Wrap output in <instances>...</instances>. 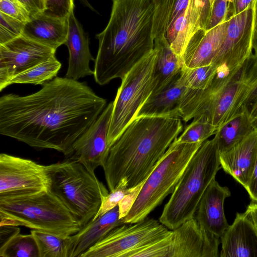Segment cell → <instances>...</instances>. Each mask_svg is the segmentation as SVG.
I'll list each match as a JSON object with an SVG mask.
<instances>
[{"instance_id":"1","label":"cell","mask_w":257,"mask_h":257,"mask_svg":"<svg viewBox=\"0 0 257 257\" xmlns=\"http://www.w3.org/2000/svg\"><path fill=\"white\" fill-rule=\"evenodd\" d=\"M106 104L85 83L56 77L33 94L1 97L0 134L36 149H53L66 156Z\"/></svg>"},{"instance_id":"2","label":"cell","mask_w":257,"mask_h":257,"mask_svg":"<svg viewBox=\"0 0 257 257\" xmlns=\"http://www.w3.org/2000/svg\"><path fill=\"white\" fill-rule=\"evenodd\" d=\"M109 22L96 35L98 49L94 78L104 85L122 79L154 49L152 0H112Z\"/></svg>"},{"instance_id":"3","label":"cell","mask_w":257,"mask_h":257,"mask_svg":"<svg viewBox=\"0 0 257 257\" xmlns=\"http://www.w3.org/2000/svg\"><path fill=\"white\" fill-rule=\"evenodd\" d=\"M183 131L178 116L135 117L110 147L102 166L109 191L145 181L157 162Z\"/></svg>"},{"instance_id":"4","label":"cell","mask_w":257,"mask_h":257,"mask_svg":"<svg viewBox=\"0 0 257 257\" xmlns=\"http://www.w3.org/2000/svg\"><path fill=\"white\" fill-rule=\"evenodd\" d=\"M257 94V54L252 53L231 80L214 79L206 89L188 88L181 105L184 121L200 118L218 132L248 107Z\"/></svg>"},{"instance_id":"5","label":"cell","mask_w":257,"mask_h":257,"mask_svg":"<svg viewBox=\"0 0 257 257\" xmlns=\"http://www.w3.org/2000/svg\"><path fill=\"white\" fill-rule=\"evenodd\" d=\"M220 168L214 137L204 142L190 160L164 206L159 221L173 230L194 218L203 194Z\"/></svg>"},{"instance_id":"6","label":"cell","mask_w":257,"mask_h":257,"mask_svg":"<svg viewBox=\"0 0 257 257\" xmlns=\"http://www.w3.org/2000/svg\"><path fill=\"white\" fill-rule=\"evenodd\" d=\"M0 226H22L63 238L82 228L62 201L51 191L0 198Z\"/></svg>"},{"instance_id":"7","label":"cell","mask_w":257,"mask_h":257,"mask_svg":"<svg viewBox=\"0 0 257 257\" xmlns=\"http://www.w3.org/2000/svg\"><path fill=\"white\" fill-rule=\"evenodd\" d=\"M49 170L50 191L83 227L95 217L107 189L94 171L76 160L66 159L50 164Z\"/></svg>"},{"instance_id":"8","label":"cell","mask_w":257,"mask_h":257,"mask_svg":"<svg viewBox=\"0 0 257 257\" xmlns=\"http://www.w3.org/2000/svg\"><path fill=\"white\" fill-rule=\"evenodd\" d=\"M202 143H179L175 140L157 162L132 206L124 223L145 219L173 192L190 160Z\"/></svg>"},{"instance_id":"9","label":"cell","mask_w":257,"mask_h":257,"mask_svg":"<svg viewBox=\"0 0 257 257\" xmlns=\"http://www.w3.org/2000/svg\"><path fill=\"white\" fill-rule=\"evenodd\" d=\"M154 50L121 79L113 102L107 143L109 149L135 119L153 90V73L157 57Z\"/></svg>"},{"instance_id":"10","label":"cell","mask_w":257,"mask_h":257,"mask_svg":"<svg viewBox=\"0 0 257 257\" xmlns=\"http://www.w3.org/2000/svg\"><path fill=\"white\" fill-rule=\"evenodd\" d=\"M220 238L202 228L194 217L168 236L128 252L125 257H218Z\"/></svg>"},{"instance_id":"11","label":"cell","mask_w":257,"mask_h":257,"mask_svg":"<svg viewBox=\"0 0 257 257\" xmlns=\"http://www.w3.org/2000/svg\"><path fill=\"white\" fill-rule=\"evenodd\" d=\"M129 224L112 229L81 257H125L130 251L160 240L171 232L160 221L148 217Z\"/></svg>"},{"instance_id":"12","label":"cell","mask_w":257,"mask_h":257,"mask_svg":"<svg viewBox=\"0 0 257 257\" xmlns=\"http://www.w3.org/2000/svg\"><path fill=\"white\" fill-rule=\"evenodd\" d=\"M49 165L2 153L0 198L28 196L51 189Z\"/></svg>"},{"instance_id":"13","label":"cell","mask_w":257,"mask_h":257,"mask_svg":"<svg viewBox=\"0 0 257 257\" xmlns=\"http://www.w3.org/2000/svg\"><path fill=\"white\" fill-rule=\"evenodd\" d=\"M257 2L228 20L226 33L212 64L236 74L253 53L252 36Z\"/></svg>"},{"instance_id":"14","label":"cell","mask_w":257,"mask_h":257,"mask_svg":"<svg viewBox=\"0 0 257 257\" xmlns=\"http://www.w3.org/2000/svg\"><path fill=\"white\" fill-rule=\"evenodd\" d=\"M56 51L22 35L0 45V90L13 77L55 56Z\"/></svg>"},{"instance_id":"15","label":"cell","mask_w":257,"mask_h":257,"mask_svg":"<svg viewBox=\"0 0 257 257\" xmlns=\"http://www.w3.org/2000/svg\"><path fill=\"white\" fill-rule=\"evenodd\" d=\"M113 102L105 107L97 119L73 144L66 159L78 161L88 169L95 171L102 166L109 149L107 136Z\"/></svg>"},{"instance_id":"16","label":"cell","mask_w":257,"mask_h":257,"mask_svg":"<svg viewBox=\"0 0 257 257\" xmlns=\"http://www.w3.org/2000/svg\"><path fill=\"white\" fill-rule=\"evenodd\" d=\"M257 155V126L240 140L219 152L221 168L245 189L251 177Z\"/></svg>"},{"instance_id":"17","label":"cell","mask_w":257,"mask_h":257,"mask_svg":"<svg viewBox=\"0 0 257 257\" xmlns=\"http://www.w3.org/2000/svg\"><path fill=\"white\" fill-rule=\"evenodd\" d=\"M230 195L228 187L221 186L213 179L203 194L194 215L202 228L219 238L229 226L224 202Z\"/></svg>"},{"instance_id":"18","label":"cell","mask_w":257,"mask_h":257,"mask_svg":"<svg viewBox=\"0 0 257 257\" xmlns=\"http://www.w3.org/2000/svg\"><path fill=\"white\" fill-rule=\"evenodd\" d=\"M227 25L228 20L208 31L198 30L182 56L183 67L191 69L212 64L225 38Z\"/></svg>"},{"instance_id":"19","label":"cell","mask_w":257,"mask_h":257,"mask_svg":"<svg viewBox=\"0 0 257 257\" xmlns=\"http://www.w3.org/2000/svg\"><path fill=\"white\" fill-rule=\"evenodd\" d=\"M220 241V257H257V230L246 211L236 213Z\"/></svg>"},{"instance_id":"20","label":"cell","mask_w":257,"mask_h":257,"mask_svg":"<svg viewBox=\"0 0 257 257\" xmlns=\"http://www.w3.org/2000/svg\"><path fill=\"white\" fill-rule=\"evenodd\" d=\"M123 224V218L119 217L118 205L91 220L77 233L66 238L67 257H81L112 229Z\"/></svg>"},{"instance_id":"21","label":"cell","mask_w":257,"mask_h":257,"mask_svg":"<svg viewBox=\"0 0 257 257\" xmlns=\"http://www.w3.org/2000/svg\"><path fill=\"white\" fill-rule=\"evenodd\" d=\"M68 22V32L65 45L68 48L69 57L65 77L77 80L94 75L89 63L95 59L90 51L88 35L76 18L74 10L69 14Z\"/></svg>"},{"instance_id":"22","label":"cell","mask_w":257,"mask_h":257,"mask_svg":"<svg viewBox=\"0 0 257 257\" xmlns=\"http://www.w3.org/2000/svg\"><path fill=\"white\" fill-rule=\"evenodd\" d=\"M68 32V18L43 13L31 18L24 26L22 35L55 50L65 44Z\"/></svg>"},{"instance_id":"23","label":"cell","mask_w":257,"mask_h":257,"mask_svg":"<svg viewBox=\"0 0 257 257\" xmlns=\"http://www.w3.org/2000/svg\"><path fill=\"white\" fill-rule=\"evenodd\" d=\"M182 69L162 90L151 94L138 112L142 116H178L181 103L187 88L182 79Z\"/></svg>"},{"instance_id":"24","label":"cell","mask_w":257,"mask_h":257,"mask_svg":"<svg viewBox=\"0 0 257 257\" xmlns=\"http://www.w3.org/2000/svg\"><path fill=\"white\" fill-rule=\"evenodd\" d=\"M200 28V14L196 0H189L185 11L171 24L165 35L172 51L181 58L189 40Z\"/></svg>"},{"instance_id":"25","label":"cell","mask_w":257,"mask_h":257,"mask_svg":"<svg viewBox=\"0 0 257 257\" xmlns=\"http://www.w3.org/2000/svg\"><path fill=\"white\" fill-rule=\"evenodd\" d=\"M157 57L153 73V90L156 93L165 87L180 72L183 67L181 58L171 49L165 36L154 39Z\"/></svg>"},{"instance_id":"26","label":"cell","mask_w":257,"mask_h":257,"mask_svg":"<svg viewBox=\"0 0 257 257\" xmlns=\"http://www.w3.org/2000/svg\"><path fill=\"white\" fill-rule=\"evenodd\" d=\"M154 6L153 39L164 35L175 20L186 9L189 0H152Z\"/></svg>"},{"instance_id":"27","label":"cell","mask_w":257,"mask_h":257,"mask_svg":"<svg viewBox=\"0 0 257 257\" xmlns=\"http://www.w3.org/2000/svg\"><path fill=\"white\" fill-rule=\"evenodd\" d=\"M249 120L248 109L227 122L215 135L218 151L222 152L240 140L254 127Z\"/></svg>"},{"instance_id":"28","label":"cell","mask_w":257,"mask_h":257,"mask_svg":"<svg viewBox=\"0 0 257 257\" xmlns=\"http://www.w3.org/2000/svg\"><path fill=\"white\" fill-rule=\"evenodd\" d=\"M61 68V63L55 56L15 76L8 82L13 84L43 85L55 78Z\"/></svg>"},{"instance_id":"29","label":"cell","mask_w":257,"mask_h":257,"mask_svg":"<svg viewBox=\"0 0 257 257\" xmlns=\"http://www.w3.org/2000/svg\"><path fill=\"white\" fill-rule=\"evenodd\" d=\"M0 256L3 257H39L36 242L32 235H15L0 246Z\"/></svg>"},{"instance_id":"30","label":"cell","mask_w":257,"mask_h":257,"mask_svg":"<svg viewBox=\"0 0 257 257\" xmlns=\"http://www.w3.org/2000/svg\"><path fill=\"white\" fill-rule=\"evenodd\" d=\"M30 232L36 242L39 257H67L66 238L34 229Z\"/></svg>"},{"instance_id":"31","label":"cell","mask_w":257,"mask_h":257,"mask_svg":"<svg viewBox=\"0 0 257 257\" xmlns=\"http://www.w3.org/2000/svg\"><path fill=\"white\" fill-rule=\"evenodd\" d=\"M216 73V67L213 64L194 68H182V79L188 88L203 90L213 81Z\"/></svg>"},{"instance_id":"32","label":"cell","mask_w":257,"mask_h":257,"mask_svg":"<svg viewBox=\"0 0 257 257\" xmlns=\"http://www.w3.org/2000/svg\"><path fill=\"white\" fill-rule=\"evenodd\" d=\"M216 133V129L208 122L193 119L176 141L179 143H203Z\"/></svg>"},{"instance_id":"33","label":"cell","mask_w":257,"mask_h":257,"mask_svg":"<svg viewBox=\"0 0 257 257\" xmlns=\"http://www.w3.org/2000/svg\"><path fill=\"white\" fill-rule=\"evenodd\" d=\"M139 184L135 187L128 188L124 185L118 184L103 198L99 210L93 219L104 214L117 206L118 203L128 194L134 191Z\"/></svg>"},{"instance_id":"34","label":"cell","mask_w":257,"mask_h":257,"mask_svg":"<svg viewBox=\"0 0 257 257\" xmlns=\"http://www.w3.org/2000/svg\"><path fill=\"white\" fill-rule=\"evenodd\" d=\"M24 23L0 12V45L22 35Z\"/></svg>"},{"instance_id":"35","label":"cell","mask_w":257,"mask_h":257,"mask_svg":"<svg viewBox=\"0 0 257 257\" xmlns=\"http://www.w3.org/2000/svg\"><path fill=\"white\" fill-rule=\"evenodd\" d=\"M0 12L24 24L31 19L28 10L18 0H0Z\"/></svg>"},{"instance_id":"36","label":"cell","mask_w":257,"mask_h":257,"mask_svg":"<svg viewBox=\"0 0 257 257\" xmlns=\"http://www.w3.org/2000/svg\"><path fill=\"white\" fill-rule=\"evenodd\" d=\"M45 15L59 18H68L74 10V0H45Z\"/></svg>"},{"instance_id":"37","label":"cell","mask_w":257,"mask_h":257,"mask_svg":"<svg viewBox=\"0 0 257 257\" xmlns=\"http://www.w3.org/2000/svg\"><path fill=\"white\" fill-rule=\"evenodd\" d=\"M228 0H214L211 7L209 17L204 29L209 30L227 21Z\"/></svg>"},{"instance_id":"38","label":"cell","mask_w":257,"mask_h":257,"mask_svg":"<svg viewBox=\"0 0 257 257\" xmlns=\"http://www.w3.org/2000/svg\"><path fill=\"white\" fill-rule=\"evenodd\" d=\"M257 0H228L226 20L245 11Z\"/></svg>"},{"instance_id":"39","label":"cell","mask_w":257,"mask_h":257,"mask_svg":"<svg viewBox=\"0 0 257 257\" xmlns=\"http://www.w3.org/2000/svg\"><path fill=\"white\" fill-rule=\"evenodd\" d=\"M28 10L31 18L43 13L46 9L45 0H18Z\"/></svg>"},{"instance_id":"40","label":"cell","mask_w":257,"mask_h":257,"mask_svg":"<svg viewBox=\"0 0 257 257\" xmlns=\"http://www.w3.org/2000/svg\"><path fill=\"white\" fill-rule=\"evenodd\" d=\"M214 0H196L200 14L201 28L204 29L207 23Z\"/></svg>"},{"instance_id":"41","label":"cell","mask_w":257,"mask_h":257,"mask_svg":"<svg viewBox=\"0 0 257 257\" xmlns=\"http://www.w3.org/2000/svg\"><path fill=\"white\" fill-rule=\"evenodd\" d=\"M18 226L11 225L0 226V246L5 244L15 235L20 233Z\"/></svg>"},{"instance_id":"42","label":"cell","mask_w":257,"mask_h":257,"mask_svg":"<svg viewBox=\"0 0 257 257\" xmlns=\"http://www.w3.org/2000/svg\"><path fill=\"white\" fill-rule=\"evenodd\" d=\"M245 189L251 199L257 201V155L251 177Z\"/></svg>"},{"instance_id":"43","label":"cell","mask_w":257,"mask_h":257,"mask_svg":"<svg viewBox=\"0 0 257 257\" xmlns=\"http://www.w3.org/2000/svg\"><path fill=\"white\" fill-rule=\"evenodd\" d=\"M245 211L257 230V201L251 200Z\"/></svg>"},{"instance_id":"44","label":"cell","mask_w":257,"mask_h":257,"mask_svg":"<svg viewBox=\"0 0 257 257\" xmlns=\"http://www.w3.org/2000/svg\"><path fill=\"white\" fill-rule=\"evenodd\" d=\"M248 115L250 121L254 124L257 120V94L248 107Z\"/></svg>"},{"instance_id":"45","label":"cell","mask_w":257,"mask_h":257,"mask_svg":"<svg viewBox=\"0 0 257 257\" xmlns=\"http://www.w3.org/2000/svg\"><path fill=\"white\" fill-rule=\"evenodd\" d=\"M252 48L253 53L257 54V5L255 9L252 31Z\"/></svg>"},{"instance_id":"46","label":"cell","mask_w":257,"mask_h":257,"mask_svg":"<svg viewBox=\"0 0 257 257\" xmlns=\"http://www.w3.org/2000/svg\"><path fill=\"white\" fill-rule=\"evenodd\" d=\"M81 3L85 7L89 8L92 11H94V9L93 8V7L90 5V4L89 3L88 1L87 0H79Z\"/></svg>"},{"instance_id":"47","label":"cell","mask_w":257,"mask_h":257,"mask_svg":"<svg viewBox=\"0 0 257 257\" xmlns=\"http://www.w3.org/2000/svg\"><path fill=\"white\" fill-rule=\"evenodd\" d=\"M254 124V125L257 126V120L255 122Z\"/></svg>"}]
</instances>
